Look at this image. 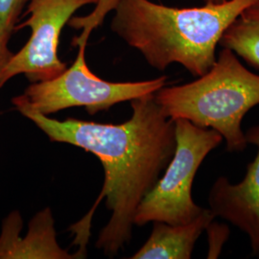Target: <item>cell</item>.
<instances>
[{"label": "cell", "instance_id": "obj_1", "mask_svg": "<svg viewBox=\"0 0 259 259\" xmlns=\"http://www.w3.org/2000/svg\"><path fill=\"white\" fill-rule=\"evenodd\" d=\"M131 106V118L121 124L75 118L57 120L25 106H15L50 141L82 148L102 163L105 180L100 196L83 220L70 228L80 251L85 250L93 213L104 198L111 216L99 234L96 248L113 257L129 243L139 204L174 155L175 121L163 113L155 93L132 100Z\"/></svg>", "mask_w": 259, "mask_h": 259}, {"label": "cell", "instance_id": "obj_2", "mask_svg": "<svg viewBox=\"0 0 259 259\" xmlns=\"http://www.w3.org/2000/svg\"><path fill=\"white\" fill-rule=\"evenodd\" d=\"M256 0L178 8L151 0H116L111 31L159 71L178 64L194 77L216 62L223 35Z\"/></svg>", "mask_w": 259, "mask_h": 259}, {"label": "cell", "instance_id": "obj_3", "mask_svg": "<svg viewBox=\"0 0 259 259\" xmlns=\"http://www.w3.org/2000/svg\"><path fill=\"white\" fill-rule=\"evenodd\" d=\"M155 97L167 117L215 130L229 152H242L248 146L242 121L259 105V74L243 65L232 50L222 47L207 72L190 83L164 85Z\"/></svg>", "mask_w": 259, "mask_h": 259}, {"label": "cell", "instance_id": "obj_4", "mask_svg": "<svg viewBox=\"0 0 259 259\" xmlns=\"http://www.w3.org/2000/svg\"><path fill=\"white\" fill-rule=\"evenodd\" d=\"M90 32L75 37L79 47L73 65L54 79L31 83L24 93L12 99L14 106H25L49 115L74 107H83L91 115L110 110L118 103L154 94L166 85L167 76L138 82H108L93 73L87 65L84 51Z\"/></svg>", "mask_w": 259, "mask_h": 259}, {"label": "cell", "instance_id": "obj_5", "mask_svg": "<svg viewBox=\"0 0 259 259\" xmlns=\"http://www.w3.org/2000/svg\"><path fill=\"white\" fill-rule=\"evenodd\" d=\"M174 121V155L164 175L158 179L139 204L134 219L136 226H145L150 222L187 224L204 210L192 198V185L205 157L224 139L215 130L201 128L182 118Z\"/></svg>", "mask_w": 259, "mask_h": 259}, {"label": "cell", "instance_id": "obj_6", "mask_svg": "<svg viewBox=\"0 0 259 259\" xmlns=\"http://www.w3.org/2000/svg\"><path fill=\"white\" fill-rule=\"evenodd\" d=\"M100 0H30L29 18L16 30L29 27L31 36L26 45L14 53L0 73V89L16 77L23 74L30 83L54 79L66 69L59 58V44L62 31L77 10Z\"/></svg>", "mask_w": 259, "mask_h": 259}, {"label": "cell", "instance_id": "obj_7", "mask_svg": "<svg viewBox=\"0 0 259 259\" xmlns=\"http://www.w3.org/2000/svg\"><path fill=\"white\" fill-rule=\"evenodd\" d=\"M248 144L257 148L254 159L247 166L243 180L232 184L226 177H219L209 195V209L244 232L250 241L253 256L259 257V125L245 133Z\"/></svg>", "mask_w": 259, "mask_h": 259}, {"label": "cell", "instance_id": "obj_8", "mask_svg": "<svg viewBox=\"0 0 259 259\" xmlns=\"http://www.w3.org/2000/svg\"><path fill=\"white\" fill-rule=\"evenodd\" d=\"M22 218L18 210L3 221L0 234V259L79 258L77 252L69 253L56 240L54 219L50 208L37 213L29 224L28 234L20 238Z\"/></svg>", "mask_w": 259, "mask_h": 259}, {"label": "cell", "instance_id": "obj_9", "mask_svg": "<svg viewBox=\"0 0 259 259\" xmlns=\"http://www.w3.org/2000/svg\"><path fill=\"white\" fill-rule=\"evenodd\" d=\"M215 218L209 208H204L197 218L187 224L154 222L148 239L130 258L190 259L196 242Z\"/></svg>", "mask_w": 259, "mask_h": 259}, {"label": "cell", "instance_id": "obj_10", "mask_svg": "<svg viewBox=\"0 0 259 259\" xmlns=\"http://www.w3.org/2000/svg\"><path fill=\"white\" fill-rule=\"evenodd\" d=\"M220 47L231 49L259 71V0L244 10L227 29Z\"/></svg>", "mask_w": 259, "mask_h": 259}, {"label": "cell", "instance_id": "obj_11", "mask_svg": "<svg viewBox=\"0 0 259 259\" xmlns=\"http://www.w3.org/2000/svg\"><path fill=\"white\" fill-rule=\"evenodd\" d=\"M30 0H0V33L10 37Z\"/></svg>", "mask_w": 259, "mask_h": 259}, {"label": "cell", "instance_id": "obj_12", "mask_svg": "<svg viewBox=\"0 0 259 259\" xmlns=\"http://www.w3.org/2000/svg\"><path fill=\"white\" fill-rule=\"evenodd\" d=\"M208 240L207 258H218L222 252L225 243L230 237V228L226 224L215 222L209 223L205 229Z\"/></svg>", "mask_w": 259, "mask_h": 259}, {"label": "cell", "instance_id": "obj_13", "mask_svg": "<svg viewBox=\"0 0 259 259\" xmlns=\"http://www.w3.org/2000/svg\"><path fill=\"white\" fill-rule=\"evenodd\" d=\"M9 40L10 37H6L5 35L0 33V73L14 55V53L8 47Z\"/></svg>", "mask_w": 259, "mask_h": 259}, {"label": "cell", "instance_id": "obj_14", "mask_svg": "<svg viewBox=\"0 0 259 259\" xmlns=\"http://www.w3.org/2000/svg\"><path fill=\"white\" fill-rule=\"evenodd\" d=\"M204 4H218V3H223L226 2L227 0H204Z\"/></svg>", "mask_w": 259, "mask_h": 259}]
</instances>
